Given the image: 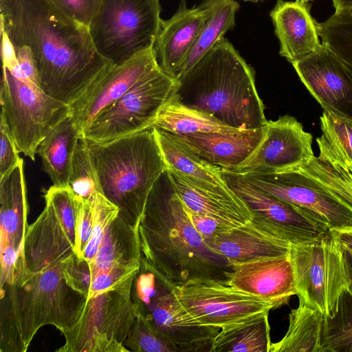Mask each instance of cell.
<instances>
[{
	"label": "cell",
	"instance_id": "obj_1",
	"mask_svg": "<svg viewBox=\"0 0 352 352\" xmlns=\"http://www.w3.org/2000/svg\"><path fill=\"white\" fill-rule=\"evenodd\" d=\"M1 36L32 57L40 88L68 105L113 64L96 49L87 26L50 0H0Z\"/></svg>",
	"mask_w": 352,
	"mask_h": 352
},
{
	"label": "cell",
	"instance_id": "obj_2",
	"mask_svg": "<svg viewBox=\"0 0 352 352\" xmlns=\"http://www.w3.org/2000/svg\"><path fill=\"white\" fill-rule=\"evenodd\" d=\"M141 267L170 290L189 280L228 283L234 265L213 251L195 228L168 170L155 183L138 228Z\"/></svg>",
	"mask_w": 352,
	"mask_h": 352
},
{
	"label": "cell",
	"instance_id": "obj_3",
	"mask_svg": "<svg viewBox=\"0 0 352 352\" xmlns=\"http://www.w3.org/2000/svg\"><path fill=\"white\" fill-rule=\"evenodd\" d=\"M66 258L29 263L19 269L12 284L0 287L1 352L26 351L45 325H53L63 334L78 322L87 296L67 283Z\"/></svg>",
	"mask_w": 352,
	"mask_h": 352
},
{
	"label": "cell",
	"instance_id": "obj_4",
	"mask_svg": "<svg viewBox=\"0 0 352 352\" xmlns=\"http://www.w3.org/2000/svg\"><path fill=\"white\" fill-rule=\"evenodd\" d=\"M172 96L239 130L259 129L268 121L253 68L225 38L176 80Z\"/></svg>",
	"mask_w": 352,
	"mask_h": 352
},
{
	"label": "cell",
	"instance_id": "obj_5",
	"mask_svg": "<svg viewBox=\"0 0 352 352\" xmlns=\"http://www.w3.org/2000/svg\"><path fill=\"white\" fill-rule=\"evenodd\" d=\"M85 140L103 195L138 228L148 195L166 170L153 129L107 142Z\"/></svg>",
	"mask_w": 352,
	"mask_h": 352
},
{
	"label": "cell",
	"instance_id": "obj_6",
	"mask_svg": "<svg viewBox=\"0 0 352 352\" xmlns=\"http://www.w3.org/2000/svg\"><path fill=\"white\" fill-rule=\"evenodd\" d=\"M1 116L19 151L32 160L39 144L71 115L69 105L45 93L22 74L8 42L1 38Z\"/></svg>",
	"mask_w": 352,
	"mask_h": 352
},
{
	"label": "cell",
	"instance_id": "obj_7",
	"mask_svg": "<svg viewBox=\"0 0 352 352\" xmlns=\"http://www.w3.org/2000/svg\"><path fill=\"white\" fill-rule=\"evenodd\" d=\"M160 12L159 0H100L88 26L96 49L118 65L153 48Z\"/></svg>",
	"mask_w": 352,
	"mask_h": 352
},
{
	"label": "cell",
	"instance_id": "obj_8",
	"mask_svg": "<svg viewBox=\"0 0 352 352\" xmlns=\"http://www.w3.org/2000/svg\"><path fill=\"white\" fill-rule=\"evenodd\" d=\"M289 257L298 300L324 318L333 316L349 286L342 247L334 232L327 230L312 240L292 245Z\"/></svg>",
	"mask_w": 352,
	"mask_h": 352
},
{
	"label": "cell",
	"instance_id": "obj_9",
	"mask_svg": "<svg viewBox=\"0 0 352 352\" xmlns=\"http://www.w3.org/2000/svg\"><path fill=\"white\" fill-rule=\"evenodd\" d=\"M134 276L87 299L75 325L63 333L58 352H126L124 342L135 316Z\"/></svg>",
	"mask_w": 352,
	"mask_h": 352
},
{
	"label": "cell",
	"instance_id": "obj_10",
	"mask_svg": "<svg viewBox=\"0 0 352 352\" xmlns=\"http://www.w3.org/2000/svg\"><path fill=\"white\" fill-rule=\"evenodd\" d=\"M175 85V79L159 65L154 67L119 99L102 109L81 138L102 142L151 129Z\"/></svg>",
	"mask_w": 352,
	"mask_h": 352
},
{
	"label": "cell",
	"instance_id": "obj_11",
	"mask_svg": "<svg viewBox=\"0 0 352 352\" xmlns=\"http://www.w3.org/2000/svg\"><path fill=\"white\" fill-rule=\"evenodd\" d=\"M241 175L259 190L292 206L323 230L352 229V204L298 170Z\"/></svg>",
	"mask_w": 352,
	"mask_h": 352
},
{
	"label": "cell",
	"instance_id": "obj_12",
	"mask_svg": "<svg viewBox=\"0 0 352 352\" xmlns=\"http://www.w3.org/2000/svg\"><path fill=\"white\" fill-rule=\"evenodd\" d=\"M184 309L199 324L230 328L256 319L278 305L252 296L228 283L197 279L170 290Z\"/></svg>",
	"mask_w": 352,
	"mask_h": 352
},
{
	"label": "cell",
	"instance_id": "obj_13",
	"mask_svg": "<svg viewBox=\"0 0 352 352\" xmlns=\"http://www.w3.org/2000/svg\"><path fill=\"white\" fill-rule=\"evenodd\" d=\"M312 135L289 115L268 120L264 135L252 154L232 172L246 175L294 170L314 157Z\"/></svg>",
	"mask_w": 352,
	"mask_h": 352
},
{
	"label": "cell",
	"instance_id": "obj_14",
	"mask_svg": "<svg viewBox=\"0 0 352 352\" xmlns=\"http://www.w3.org/2000/svg\"><path fill=\"white\" fill-rule=\"evenodd\" d=\"M89 265L91 283L87 299L136 276L141 267L138 228L118 214L107 228Z\"/></svg>",
	"mask_w": 352,
	"mask_h": 352
},
{
	"label": "cell",
	"instance_id": "obj_15",
	"mask_svg": "<svg viewBox=\"0 0 352 352\" xmlns=\"http://www.w3.org/2000/svg\"><path fill=\"white\" fill-rule=\"evenodd\" d=\"M292 65L323 111L352 120V75L330 47L321 43Z\"/></svg>",
	"mask_w": 352,
	"mask_h": 352
},
{
	"label": "cell",
	"instance_id": "obj_16",
	"mask_svg": "<svg viewBox=\"0 0 352 352\" xmlns=\"http://www.w3.org/2000/svg\"><path fill=\"white\" fill-rule=\"evenodd\" d=\"M229 187L246 204L253 219L292 245L312 240L323 230L292 206L259 190L241 175L220 169Z\"/></svg>",
	"mask_w": 352,
	"mask_h": 352
},
{
	"label": "cell",
	"instance_id": "obj_17",
	"mask_svg": "<svg viewBox=\"0 0 352 352\" xmlns=\"http://www.w3.org/2000/svg\"><path fill=\"white\" fill-rule=\"evenodd\" d=\"M0 277L13 278L23 261L28 206L23 160L0 179Z\"/></svg>",
	"mask_w": 352,
	"mask_h": 352
},
{
	"label": "cell",
	"instance_id": "obj_18",
	"mask_svg": "<svg viewBox=\"0 0 352 352\" xmlns=\"http://www.w3.org/2000/svg\"><path fill=\"white\" fill-rule=\"evenodd\" d=\"M158 66L153 47L113 65L69 105L80 138L94 118L128 91L145 74Z\"/></svg>",
	"mask_w": 352,
	"mask_h": 352
},
{
	"label": "cell",
	"instance_id": "obj_19",
	"mask_svg": "<svg viewBox=\"0 0 352 352\" xmlns=\"http://www.w3.org/2000/svg\"><path fill=\"white\" fill-rule=\"evenodd\" d=\"M152 129L168 170L210 197L248 208L229 187L220 168L202 160L177 135L157 128Z\"/></svg>",
	"mask_w": 352,
	"mask_h": 352
},
{
	"label": "cell",
	"instance_id": "obj_20",
	"mask_svg": "<svg viewBox=\"0 0 352 352\" xmlns=\"http://www.w3.org/2000/svg\"><path fill=\"white\" fill-rule=\"evenodd\" d=\"M146 314L157 330L175 352L208 351L219 328L205 326L192 318L182 307L173 293L160 291V284Z\"/></svg>",
	"mask_w": 352,
	"mask_h": 352
},
{
	"label": "cell",
	"instance_id": "obj_21",
	"mask_svg": "<svg viewBox=\"0 0 352 352\" xmlns=\"http://www.w3.org/2000/svg\"><path fill=\"white\" fill-rule=\"evenodd\" d=\"M205 18L206 12L199 6L188 8L182 0L171 17L162 19L153 52L159 67L173 78H178Z\"/></svg>",
	"mask_w": 352,
	"mask_h": 352
},
{
	"label": "cell",
	"instance_id": "obj_22",
	"mask_svg": "<svg viewBox=\"0 0 352 352\" xmlns=\"http://www.w3.org/2000/svg\"><path fill=\"white\" fill-rule=\"evenodd\" d=\"M228 284L278 307L296 295L289 254L234 264Z\"/></svg>",
	"mask_w": 352,
	"mask_h": 352
},
{
	"label": "cell",
	"instance_id": "obj_23",
	"mask_svg": "<svg viewBox=\"0 0 352 352\" xmlns=\"http://www.w3.org/2000/svg\"><path fill=\"white\" fill-rule=\"evenodd\" d=\"M311 5L303 0H277L270 12L280 43L279 54L292 65L316 51L321 43Z\"/></svg>",
	"mask_w": 352,
	"mask_h": 352
},
{
	"label": "cell",
	"instance_id": "obj_24",
	"mask_svg": "<svg viewBox=\"0 0 352 352\" xmlns=\"http://www.w3.org/2000/svg\"><path fill=\"white\" fill-rule=\"evenodd\" d=\"M206 243L232 265L288 255L292 245L253 219Z\"/></svg>",
	"mask_w": 352,
	"mask_h": 352
},
{
	"label": "cell",
	"instance_id": "obj_25",
	"mask_svg": "<svg viewBox=\"0 0 352 352\" xmlns=\"http://www.w3.org/2000/svg\"><path fill=\"white\" fill-rule=\"evenodd\" d=\"M265 126L228 133H193L177 136L208 164L233 171L258 145Z\"/></svg>",
	"mask_w": 352,
	"mask_h": 352
},
{
	"label": "cell",
	"instance_id": "obj_26",
	"mask_svg": "<svg viewBox=\"0 0 352 352\" xmlns=\"http://www.w3.org/2000/svg\"><path fill=\"white\" fill-rule=\"evenodd\" d=\"M80 138L72 116L56 125L38 146L42 168L53 186L69 187V177L75 149Z\"/></svg>",
	"mask_w": 352,
	"mask_h": 352
},
{
	"label": "cell",
	"instance_id": "obj_27",
	"mask_svg": "<svg viewBox=\"0 0 352 352\" xmlns=\"http://www.w3.org/2000/svg\"><path fill=\"white\" fill-rule=\"evenodd\" d=\"M199 6L205 11L206 18L178 78L222 39L228 30L234 28L235 16L239 9V4L236 0H202Z\"/></svg>",
	"mask_w": 352,
	"mask_h": 352
},
{
	"label": "cell",
	"instance_id": "obj_28",
	"mask_svg": "<svg viewBox=\"0 0 352 352\" xmlns=\"http://www.w3.org/2000/svg\"><path fill=\"white\" fill-rule=\"evenodd\" d=\"M288 318L286 333L279 341L271 342L269 352H321L324 316L299 300Z\"/></svg>",
	"mask_w": 352,
	"mask_h": 352
},
{
	"label": "cell",
	"instance_id": "obj_29",
	"mask_svg": "<svg viewBox=\"0 0 352 352\" xmlns=\"http://www.w3.org/2000/svg\"><path fill=\"white\" fill-rule=\"evenodd\" d=\"M152 128L177 135L193 133H228L241 131L228 126L207 113L182 104L172 95L162 107Z\"/></svg>",
	"mask_w": 352,
	"mask_h": 352
},
{
	"label": "cell",
	"instance_id": "obj_30",
	"mask_svg": "<svg viewBox=\"0 0 352 352\" xmlns=\"http://www.w3.org/2000/svg\"><path fill=\"white\" fill-rule=\"evenodd\" d=\"M169 173L178 195L190 212L210 217L236 227L252 219L253 215L248 208L210 197L175 173Z\"/></svg>",
	"mask_w": 352,
	"mask_h": 352
},
{
	"label": "cell",
	"instance_id": "obj_31",
	"mask_svg": "<svg viewBox=\"0 0 352 352\" xmlns=\"http://www.w3.org/2000/svg\"><path fill=\"white\" fill-rule=\"evenodd\" d=\"M268 314L220 329L214 338L210 352H269L271 344Z\"/></svg>",
	"mask_w": 352,
	"mask_h": 352
},
{
	"label": "cell",
	"instance_id": "obj_32",
	"mask_svg": "<svg viewBox=\"0 0 352 352\" xmlns=\"http://www.w3.org/2000/svg\"><path fill=\"white\" fill-rule=\"evenodd\" d=\"M322 135L316 138L319 160L352 170V120L323 111L320 118Z\"/></svg>",
	"mask_w": 352,
	"mask_h": 352
},
{
	"label": "cell",
	"instance_id": "obj_33",
	"mask_svg": "<svg viewBox=\"0 0 352 352\" xmlns=\"http://www.w3.org/2000/svg\"><path fill=\"white\" fill-rule=\"evenodd\" d=\"M321 352H352V297L347 291L335 315L324 319Z\"/></svg>",
	"mask_w": 352,
	"mask_h": 352
},
{
	"label": "cell",
	"instance_id": "obj_34",
	"mask_svg": "<svg viewBox=\"0 0 352 352\" xmlns=\"http://www.w3.org/2000/svg\"><path fill=\"white\" fill-rule=\"evenodd\" d=\"M318 35L340 58L352 75V11L334 13L317 23Z\"/></svg>",
	"mask_w": 352,
	"mask_h": 352
},
{
	"label": "cell",
	"instance_id": "obj_35",
	"mask_svg": "<svg viewBox=\"0 0 352 352\" xmlns=\"http://www.w3.org/2000/svg\"><path fill=\"white\" fill-rule=\"evenodd\" d=\"M133 300L135 316L124 342L127 350L133 352H175L151 322L143 304L134 297Z\"/></svg>",
	"mask_w": 352,
	"mask_h": 352
},
{
	"label": "cell",
	"instance_id": "obj_36",
	"mask_svg": "<svg viewBox=\"0 0 352 352\" xmlns=\"http://www.w3.org/2000/svg\"><path fill=\"white\" fill-rule=\"evenodd\" d=\"M69 187L74 196L85 200H91L98 192H102L84 138H79L75 149Z\"/></svg>",
	"mask_w": 352,
	"mask_h": 352
},
{
	"label": "cell",
	"instance_id": "obj_37",
	"mask_svg": "<svg viewBox=\"0 0 352 352\" xmlns=\"http://www.w3.org/2000/svg\"><path fill=\"white\" fill-rule=\"evenodd\" d=\"M92 206L94 218L91 236L82 254V258L89 263L94 258L107 228L120 212L119 208L101 192H96L92 198Z\"/></svg>",
	"mask_w": 352,
	"mask_h": 352
},
{
	"label": "cell",
	"instance_id": "obj_38",
	"mask_svg": "<svg viewBox=\"0 0 352 352\" xmlns=\"http://www.w3.org/2000/svg\"><path fill=\"white\" fill-rule=\"evenodd\" d=\"M44 197L45 201L52 205L66 234L75 246V210L71 188L52 186Z\"/></svg>",
	"mask_w": 352,
	"mask_h": 352
},
{
	"label": "cell",
	"instance_id": "obj_39",
	"mask_svg": "<svg viewBox=\"0 0 352 352\" xmlns=\"http://www.w3.org/2000/svg\"><path fill=\"white\" fill-rule=\"evenodd\" d=\"M75 210V253L82 258L93 228L92 199L85 200L73 195Z\"/></svg>",
	"mask_w": 352,
	"mask_h": 352
},
{
	"label": "cell",
	"instance_id": "obj_40",
	"mask_svg": "<svg viewBox=\"0 0 352 352\" xmlns=\"http://www.w3.org/2000/svg\"><path fill=\"white\" fill-rule=\"evenodd\" d=\"M64 275L67 283L75 291L88 296L91 283V273L89 262L75 252L65 259Z\"/></svg>",
	"mask_w": 352,
	"mask_h": 352
},
{
	"label": "cell",
	"instance_id": "obj_41",
	"mask_svg": "<svg viewBox=\"0 0 352 352\" xmlns=\"http://www.w3.org/2000/svg\"><path fill=\"white\" fill-rule=\"evenodd\" d=\"M65 14L85 26H89L100 0H50Z\"/></svg>",
	"mask_w": 352,
	"mask_h": 352
},
{
	"label": "cell",
	"instance_id": "obj_42",
	"mask_svg": "<svg viewBox=\"0 0 352 352\" xmlns=\"http://www.w3.org/2000/svg\"><path fill=\"white\" fill-rule=\"evenodd\" d=\"M0 179H1L22 159L19 157V151L9 128L1 116H0Z\"/></svg>",
	"mask_w": 352,
	"mask_h": 352
},
{
	"label": "cell",
	"instance_id": "obj_43",
	"mask_svg": "<svg viewBox=\"0 0 352 352\" xmlns=\"http://www.w3.org/2000/svg\"><path fill=\"white\" fill-rule=\"evenodd\" d=\"M324 177L331 190L352 204V170L336 164L325 165Z\"/></svg>",
	"mask_w": 352,
	"mask_h": 352
},
{
	"label": "cell",
	"instance_id": "obj_44",
	"mask_svg": "<svg viewBox=\"0 0 352 352\" xmlns=\"http://www.w3.org/2000/svg\"><path fill=\"white\" fill-rule=\"evenodd\" d=\"M189 213L195 228L205 241L236 228L232 224L210 217L199 215L190 212Z\"/></svg>",
	"mask_w": 352,
	"mask_h": 352
},
{
	"label": "cell",
	"instance_id": "obj_45",
	"mask_svg": "<svg viewBox=\"0 0 352 352\" xmlns=\"http://www.w3.org/2000/svg\"><path fill=\"white\" fill-rule=\"evenodd\" d=\"M333 232L337 236L341 245L352 254V229Z\"/></svg>",
	"mask_w": 352,
	"mask_h": 352
},
{
	"label": "cell",
	"instance_id": "obj_46",
	"mask_svg": "<svg viewBox=\"0 0 352 352\" xmlns=\"http://www.w3.org/2000/svg\"><path fill=\"white\" fill-rule=\"evenodd\" d=\"M342 254L349 277V286L347 292L352 297V254L343 247Z\"/></svg>",
	"mask_w": 352,
	"mask_h": 352
},
{
	"label": "cell",
	"instance_id": "obj_47",
	"mask_svg": "<svg viewBox=\"0 0 352 352\" xmlns=\"http://www.w3.org/2000/svg\"><path fill=\"white\" fill-rule=\"evenodd\" d=\"M335 13L352 11V0H331Z\"/></svg>",
	"mask_w": 352,
	"mask_h": 352
},
{
	"label": "cell",
	"instance_id": "obj_48",
	"mask_svg": "<svg viewBox=\"0 0 352 352\" xmlns=\"http://www.w3.org/2000/svg\"><path fill=\"white\" fill-rule=\"evenodd\" d=\"M241 1H249V2H252V3H257V2H259V1H263L265 0H241Z\"/></svg>",
	"mask_w": 352,
	"mask_h": 352
},
{
	"label": "cell",
	"instance_id": "obj_49",
	"mask_svg": "<svg viewBox=\"0 0 352 352\" xmlns=\"http://www.w3.org/2000/svg\"><path fill=\"white\" fill-rule=\"evenodd\" d=\"M305 2L309 3V1H313L314 0H303Z\"/></svg>",
	"mask_w": 352,
	"mask_h": 352
}]
</instances>
